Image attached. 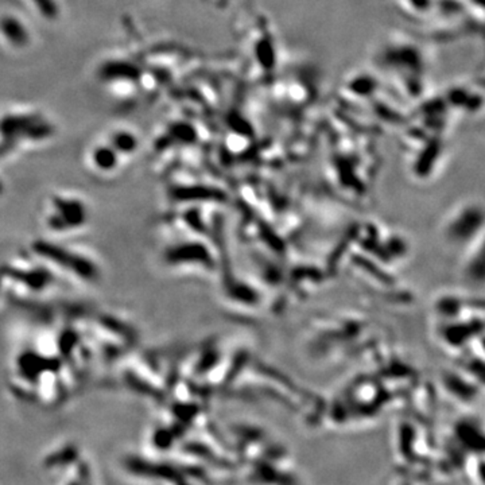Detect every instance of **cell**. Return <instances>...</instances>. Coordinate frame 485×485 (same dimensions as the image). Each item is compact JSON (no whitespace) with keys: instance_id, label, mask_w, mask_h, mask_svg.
Returning <instances> with one entry per match:
<instances>
[{"instance_id":"6da1fadb","label":"cell","mask_w":485,"mask_h":485,"mask_svg":"<svg viewBox=\"0 0 485 485\" xmlns=\"http://www.w3.org/2000/svg\"><path fill=\"white\" fill-rule=\"evenodd\" d=\"M371 71L403 101H421L428 92L433 61L428 49L403 34H390L376 46Z\"/></svg>"},{"instance_id":"277c9868","label":"cell","mask_w":485,"mask_h":485,"mask_svg":"<svg viewBox=\"0 0 485 485\" xmlns=\"http://www.w3.org/2000/svg\"><path fill=\"white\" fill-rule=\"evenodd\" d=\"M141 71L126 61H112L101 68V76L105 80H136Z\"/></svg>"},{"instance_id":"5b68a950","label":"cell","mask_w":485,"mask_h":485,"mask_svg":"<svg viewBox=\"0 0 485 485\" xmlns=\"http://www.w3.org/2000/svg\"><path fill=\"white\" fill-rule=\"evenodd\" d=\"M92 160L93 165L103 172H110L114 170L117 165V153L114 147H108V146H100L98 148H95L93 154H92Z\"/></svg>"},{"instance_id":"7a4b0ae2","label":"cell","mask_w":485,"mask_h":485,"mask_svg":"<svg viewBox=\"0 0 485 485\" xmlns=\"http://www.w3.org/2000/svg\"><path fill=\"white\" fill-rule=\"evenodd\" d=\"M86 206L81 201L53 199L47 209V226L53 230L78 228L86 220Z\"/></svg>"},{"instance_id":"3957f363","label":"cell","mask_w":485,"mask_h":485,"mask_svg":"<svg viewBox=\"0 0 485 485\" xmlns=\"http://www.w3.org/2000/svg\"><path fill=\"white\" fill-rule=\"evenodd\" d=\"M0 30L4 38L18 47L25 46L29 42V34L25 26L13 16H4L0 21Z\"/></svg>"},{"instance_id":"8992f818","label":"cell","mask_w":485,"mask_h":485,"mask_svg":"<svg viewBox=\"0 0 485 485\" xmlns=\"http://www.w3.org/2000/svg\"><path fill=\"white\" fill-rule=\"evenodd\" d=\"M136 146H138V141L132 134H129V132L115 134L114 139H112V147L116 150V153L129 154L136 148Z\"/></svg>"},{"instance_id":"52a82bcc","label":"cell","mask_w":485,"mask_h":485,"mask_svg":"<svg viewBox=\"0 0 485 485\" xmlns=\"http://www.w3.org/2000/svg\"><path fill=\"white\" fill-rule=\"evenodd\" d=\"M37 6L41 14L46 18H54L57 15V6L53 0H31Z\"/></svg>"}]
</instances>
